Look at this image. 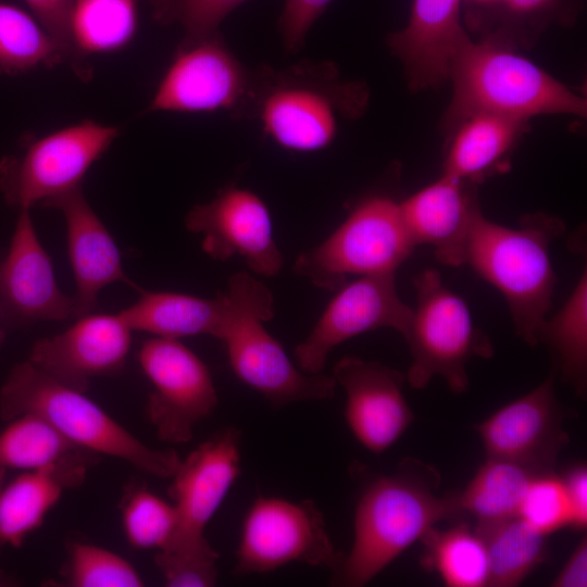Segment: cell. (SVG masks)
<instances>
[{
  "instance_id": "obj_1",
  "label": "cell",
  "mask_w": 587,
  "mask_h": 587,
  "mask_svg": "<svg viewBox=\"0 0 587 587\" xmlns=\"http://www.w3.org/2000/svg\"><path fill=\"white\" fill-rule=\"evenodd\" d=\"M438 483L433 467L405 460L367 485L355 508L351 549L333 569L332 584L366 585L439 521L459 514L454 496L436 494Z\"/></svg>"
},
{
  "instance_id": "obj_2",
  "label": "cell",
  "mask_w": 587,
  "mask_h": 587,
  "mask_svg": "<svg viewBox=\"0 0 587 587\" xmlns=\"http://www.w3.org/2000/svg\"><path fill=\"white\" fill-rule=\"evenodd\" d=\"M364 101L362 87L340 80L329 62L304 60L283 70L261 65L246 118L287 151L316 152L334 142L340 118L354 116Z\"/></svg>"
},
{
  "instance_id": "obj_3",
  "label": "cell",
  "mask_w": 587,
  "mask_h": 587,
  "mask_svg": "<svg viewBox=\"0 0 587 587\" xmlns=\"http://www.w3.org/2000/svg\"><path fill=\"white\" fill-rule=\"evenodd\" d=\"M563 232L554 217L533 215L509 227L480 211L471 227L464 264L503 296L515 333L530 346L538 344L552 304L555 275L550 247Z\"/></svg>"
},
{
  "instance_id": "obj_4",
  "label": "cell",
  "mask_w": 587,
  "mask_h": 587,
  "mask_svg": "<svg viewBox=\"0 0 587 587\" xmlns=\"http://www.w3.org/2000/svg\"><path fill=\"white\" fill-rule=\"evenodd\" d=\"M449 76L453 95L446 122L452 127L475 114L524 122L538 114H586L583 97L495 39L473 42L466 37Z\"/></svg>"
},
{
  "instance_id": "obj_5",
  "label": "cell",
  "mask_w": 587,
  "mask_h": 587,
  "mask_svg": "<svg viewBox=\"0 0 587 587\" xmlns=\"http://www.w3.org/2000/svg\"><path fill=\"white\" fill-rule=\"evenodd\" d=\"M24 413L47 420L87 451L117 458L158 478L170 479L180 460L173 449L149 447L85 392L59 383L28 360L12 367L0 389L1 420Z\"/></svg>"
},
{
  "instance_id": "obj_6",
  "label": "cell",
  "mask_w": 587,
  "mask_h": 587,
  "mask_svg": "<svg viewBox=\"0 0 587 587\" xmlns=\"http://www.w3.org/2000/svg\"><path fill=\"white\" fill-rule=\"evenodd\" d=\"M227 289L235 309L221 340L235 375L274 408L333 398L334 377L303 372L265 329L274 315L270 289L246 272L233 275Z\"/></svg>"
},
{
  "instance_id": "obj_7",
  "label": "cell",
  "mask_w": 587,
  "mask_h": 587,
  "mask_svg": "<svg viewBox=\"0 0 587 587\" xmlns=\"http://www.w3.org/2000/svg\"><path fill=\"white\" fill-rule=\"evenodd\" d=\"M416 303L404 339L412 363L407 379L415 389L425 388L433 377H442L452 392L469 386L466 364L474 357L494 354L488 337L472 320L465 301L450 290L434 270L414 279Z\"/></svg>"
},
{
  "instance_id": "obj_8",
  "label": "cell",
  "mask_w": 587,
  "mask_h": 587,
  "mask_svg": "<svg viewBox=\"0 0 587 587\" xmlns=\"http://www.w3.org/2000/svg\"><path fill=\"white\" fill-rule=\"evenodd\" d=\"M414 247L399 202L372 196L362 200L326 240L302 252L294 271L320 288L336 290L348 275L396 273Z\"/></svg>"
},
{
  "instance_id": "obj_9",
  "label": "cell",
  "mask_w": 587,
  "mask_h": 587,
  "mask_svg": "<svg viewBox=\"0 0 587 587\" xmlns=\"http://www.w3.org/2000/svg\"><path fill=\"white\" fill-rule=\"evenodd\" d=\"M118 134L116 126L85 120L28 139L22 152L0 161L4 201L18 210L32 209L83 186L86 173Z\"/></svg>"
},
{
  "instance_id": "obj_10",
  "label": "cell",
  "mask_w": 587,
  "mask_h": 587,
  "mask_svg": "<svg viewBox=\"0 0 587 587\" xmlns=\"http://www.w3.org/2000/svg\"><path fill=\"white\" fill-rule=\"evenodd\" d=\"M254 82L255 68L239 61L220 32L183 38L145 113L226 112L246 118Z\"/></svg>"
},
{
  "instance_id": "obj_11",
  "label": "cell",
  "mask_w": 587,
  "mask_h": 587,
  "mask_svg": "<svg viewBox=\"0 0 587 587\" xmlns=\"http://www.w3.org/2000/svg\"><path fill=\"white\" fill-rule=\"evenodd\" d=\"M340 557L312 500L258 497L243 519L234 574H264L290 563L334 569Z\"/></svg>"
},
{
  "instance_id": "obj_12",
  "label": "cell",
  "mask_w": 587,
  "mask_h": 587,
  "mask_svg": "<svg viewBox=\"0 0 587 587\" xmlns=\"http://www.w3.org/2000/svg\"><path fill=\"white\" fill-rule=\"evenodd\" d=\"M139 365L152 385L147 414L160 440L184 445L198 423L218 403L204 362L179 339L154 337L138 351Z\"/></svg>"
},
{
  "instance_id": "obj_13",
  "label": "cell",
  "mask_w": 587,
  "mask_h": 587,
  "mask_svg": "<svg viewBox=\"0 0 587 587\" xmlns=\"http://www.w3.org/2000/svg\"><path fill=\"white\" fill-rule=\"evenodd\" d=\"M411 315L412 307L397 291L396 273L360 276L339 288L311 333L297 346L296 364L305 373H321L330 351L357 335L392 328L404 337Z\"/></svg>"
},
{
  "instance_id": "obj_14",
  "label": "cell",
  "mask_w": 587,
  "mask_h": 587,
  "mask_svg": "<svg viewBox=\"0 0 587 587\" xmlns=\"http://www.w3.org/2000/svg\"><path fill=\"white\" fill-rule=\"evenodd\" d=\"M75 317L73 296L57 280L30 209H20L8 249L0 254V323L5 329Z\"/></svg>"
},
{
  "instance_id": "obj_15",
  "label": "cell",
  "mask_w": 587,
  "mask_h": 587,
  "mask_svg": "<svg viewBox=\"0 0 587 587\" xmlns=\"http://www.w3.org/2000/svg\"><path fill=\"white\" fill-rule=\"evenodd\" d=\"M185 225L191 233L202 235V249L214 260L241 255L250 270L262 276H274L283 267L268 209L249 189H222L210 201L193 205Z\"/></svg>"
},
{
  "instance_id": "obj_16",
  "label": "cell",
  "mask_w": 587,
  "mask_h": 587,
  "mask_svg": "<svg viewBox=\"0 0 587 587\" xmlns=\"http://www.w3.org/2000/svg\"><path fill=\"white\" fill-rule=\"evenodd\" d=\"M553 374L526 395L504 404L476 425L487 458L551 472L569 437L565 410L557 399Z\"/></svg>"
},
{
  "instance_id": "obj_17",
  "label": "cell",
  "mask_w": 587,
  "mask_h": 587,
  "mask_svg": "<svg viewBox=\"0 0 587 587\" xmlns=\"http://www.w3.org/2000/svg\"><path fill=\"white\" fill-rule=\"evenodd\" d=\"M133 330L120 314L88 313L66 330L38 339L28 361L59 383L86 392L91 378L120 373Z\"/></svg>"
},
{
  "instance_id": "obj_18",
  "label": "cell",
  "mask_w": 587,
  "mask_h": 587,
  "mask_svg": "<svg viewBox=\"0 0 587 587\" xmlns=\"http://www.w3.org/2000/svg\"><path fill=\"white\" fill-rule=\"evenodd\" d=\"M332 376L346 395L348 428L369 451L385 452L412 424L414 415L403 394L401 372L351 355L337 362Z\"/></svg>"
},
{
  "instance_id": "obj_19",
  "label": "cell",
  "mask_w": 587,
  "mask_h": 587,
  "mask_svg": "<svg viewBox=\"0 0 587 587\" xmlns=\"http://www.w3.org/2000/svg\"><path fill=\"white\" fill-rule=\"evenodd\" d=\"M240 461L241 433L235 427L217 432L179 460L170 477L168 495L177 512L170 541L205 537V526L240 474Z\"/></svg>"
},
{
  "instance_id": "obj_20",
  "label": "cell",
  "mask_w": 587,
  "mask_h": 587,
  "mask_svg": "<svg viewBox=\"0 0 587 587\" xmlns=\"http://www.w3.org/2000/svg\"><path fill=\"white\" fill-rule=\"evenodd\" d=\"M40 207L61 212L76 290L75 319L91 313L100 291L116 282L138 291L125 273L120 249L109 229L87 201L83 186L45 201Z\"/></svg>"
},
{
  "instance_id": "obj_21",
  "label": "cell",
  "mask_w": 587,
  "mask_h": 587,
  "mask_svg": "<svg viewBox=\"0 0 587 587\" xmlns=\"http://www.w3.org/2000/svg\"><path fill=\"white\" fill-rule=\"evenodd\" d=\"M469 184L442 174L399 202L413 243L433 247L436 258L450 266L464 264L471 227L480 211Z\"/></svg>"
},
{
  "instance_id": "obj_22",
  "label": "cell",
  "mask_w": 587,
  "mask_h": 587,
  "mask_svg": "<svg viewBox=\"0 0 587 587\" xmlns=\"http://www.w3.org/2000/svg\"><path fill=\"white\" fill-rule=\"evenodd\" d=\"M462 0H413L408 24L388 45L403 63L409 83L424 88L449 76L452 59L467 37L461 26Z\"/></svg>"
},
{
  "instance_id": "obj_23",
  "label": "cell",
  "mask_w": 587,
  "mask_h": 587,
  "mask_svg": "<svg viewBox=\"0 0 587 587\" xmlns=\"http://www.w3.org/2000/svg\"><path fill=\"white\" fill-rule=\"evenodd\" d=\"M98 459H79L27 471L0 486V557L20 548L43 523L63 492L80 485Z\"/></svg>"
},
{
  "instance_id": "obj_24",
  "label": "cell",
  "mask_w": 587,
  "mask_h": 587,
  "mask_svg": "<svg viewBox=\"0 0 587 587\" xmlns=\"http://www.w3.org/2000/svg\"><path fill=\"white\" fill-rule=\"evenodd\" d=\"M139 294L138 300L118 314L133 332L155 337L210 335L221 340L235 309L228 290L215 298L142 289Z\"/></svg>"
},
{
  "instance_id": "obj_25",
  "label": "cell",
  "mask_w": 587,
  "mask_h": 587,
  "mask_svg": "<svg viewBox=\"0 0 587 587\" xmlns=\"http://www.w3.org/2000/svg\"><path fill=\"white\" fill-rule=\"evenodd\" d=\"M524 123L495 114H475L463 120L457 125L442 174L469 183L486 176L515 143Z\"/></svg>"
},
{
  "instance_id": "obj_26",
  "label": "cell",
  "mask_w": 587,
  "mask_h": 587,
  "mask_svg": "<svg viewBox=\"0 0 587 587\" xmlns=\"http://www.w3.org/2000/svg\"><path fill=\"white\" fill-rule=\"evenodd\" d=\"M540 473L516 462L487 458L465 489L454 496L458 511L473 515L477 526L515 517L528 483Z\"/></svg>"
},
{
  "instance_id": "obj_27",
  "label": "cell",
  "mask_w": 587,
  "mask_h": 587,
  "mask_svg": "<svg viewBox=\"0 0 587 587\" xmlns=\"http://www.w3.org/2000/svg\"><path fill=\"white\" fill-rule=\"evenodd\" d=\"M7 422L0 432V467L5 471H37L99 457L74 445L37 414L24 413Z\"/></svg>"
},
{
  "instance_id": "obj_28",
  "label": "cell",
  "mask_w": 587,
  "mask_h": 587,
  "mask_svg": "<svg viewBox=\"0 0 587 587\" xmlns=\"http://www.w3.org/2000/svg\"><path fill=\"white\" fill-rule=\"evenodd\" d=\"M421 541V565L425 571L437 574L446 586H488L487 550L476 529H471L466 524L444 530L433 527Z\"/></svg>"
},
{
  "instance_id": "obj_29",
  "label": "cell",
  "mask_w": 587,
  "mask_h": 587,
  "mask_svg": "<svg viewBox=\"0 0 587 587\" xmlns=\"http://www.w3.org/2000/svg\"><path fill=\"white\" fill-rule=\"evenodd\" d=\"M488 555V586L520 585L548 555L547 536L529 527L519 516L476 526Z\"/></svg>"
},
{
  "instance_id": "obj_30",
  "label": "cell",
  "mask_w": 587,
  "mask_h": 587,
  "mask_svg": "<svg viewBox=\"0 0 587 587\" xmlns=\"http://www.w3.org/2000/svg\"><path fill=\"white\" fill-rule=\"evenodd\" d=\"M539 341L545 342L555 355L563 379L583 395L587 383L586 270L559 312L544 321Z\"/></svg>"
},
{
  "instance_id": "obj_31",
  "label": "cell",
  "mask_w": 587,
  "mask_h": 587,
  "mask_svg": "<svg viewBox=\"0 0 587 587\" xmlns=\"http://www.w3.org/2000/svg\"><path fill=\"white\" fill-rule=\"evenodd\" d=\"M137 28V0H75L71 30L77 52L92 53L125 47ZM88 60V59H87Z\"/></svg>"
},
{
  "instance_id": "obj_32",
  "label": "cell",
  "mask_w": 587,
  "mask_h": 587,
  "mask_svg": "<svg viewBox=\"0 0 587 587\" xmlns=\"http://www.w3.org/2000/svg\"><path fill=\"white\" fill-rule=\"evenodd\" d=\"M65 63L64 57L36 18L0 2V73L22 74L39 65Z\"/></svg>"
},
{
  "instance_id": "obj_33",
  "label": "cell",
  "mask_w": 587,
  "mask_h": 587,
  "mask_svg": "<svg viewBox=\"0 0 587 587\" xmlns=\"http://www.w3.org/2000/svg\"><path fill=\"white\" fill-rule=\"evenodd\" d=\"M121 516L125 537L136 549L159 551L168 544L177 528L173 502L140 485H133L125 491Z\"/></svg>"
},
{
  "instance_id": "obj_34",
  "label": "cell",
  "mask_w": 587,
  "mask_h": 587,
  "mask_svg": "<svg viewBox=\"0 0 587 587\" xmlns=\"http://www.w3.org/2000/svg\"><path fill=\"white\" fill-rule=\"evenodd\" d=\"M65 575L75 587H139L138 571L122 555L102 547L75 542L71 547Z\"/></svg>"
},
{
  "instance_id": "obj_35",
  "label": "cell",
  "mask_w": 587,
  "mask_h": 587,
  "mask_svg": "<svg viewBox=\"0 0 587 587\" xmlns=\"http://www.w3.org/2000/svg\"><path fill=\"white\" fill-rule=\"evenodd\" d=\"M218 553L207 538L174 541L157 551L155 565L170 587H210L217 580Z\"/></svg>"
},
{
  "instance_id": "obj_36",
  "label": "cell",
  "mask_w": 587,
  "mask_h": 587,
  "mask_svg": "<svg viewBox=\"0 0 587 587\" xmlns=\"http://www.w3.org/2000/svg\"><path fill=\"white\" fill-rule=\"evenodd\" d=\"M517 516L545 536L570 526V505L561 477L552 471L534 476L525 489Z\"/></svg>"
},
{
  "instance_id": "obj_37",
  "label": "cell",
  "mask_w": 587,
  "mask_h": 587,
  "mask_svg": "<svg viewBox=\"0 0 587 587\" xmlns=\"http://www.w3.org/2000/svg\"><path fill=\"white\" fill-rule=\"evenodd\" d=\"M154 18L162 24H178L185 39L218 32V26L236 8L248 0H147Z\"/></svg>"
},
{
  "instance_id": "obj_38",
  "label": "cell",
  "mask_w": 587,
  "mask_h": 587,
  "mask_svg": "<svg viewBox=\"0 0 587 587\" xmlns=\"http://www.w3.org/2000/svg\"><path fill=\"white\" fill-rule=\"evenodd\" d=\"M35 18L60 48L65 63L83 80L92 75L90 63L76 50L71 30V16L75 0H25Z\"/></svg>"
},
{
  "instance_id": "obj_39",
  "label": "cell",
  "mask_w": 587,
  "mask_h": 587,
  "mask_svg": "<svg viewBox=\"0 0 587 587\" xmlns=\"http://www.w3.org/2000/svg\"><path fill=\"white\" fill-rule=\"evenodd\" d=\"M333 0H285L278 17V32L283 46L288 52H297L307 35L326 11Z\"/></svg>"
},
{
  "instance_id": "obj_40",
  "label": "cell",
  "mask_w": 587,
  "mask_h": 587,
  "mask_svg": "<svg viewBox=\"0 0 587 587\" xmlns=\"http://www.w3.org/2000/svg\"><path fill=\"white\" fill-rule=\"evenodd\" d=\"M567 497L571 521L570 527L576 530L586 529L587 525V467L585 463H576L560 476Z\"/></svg>"
},
{
  "instance_id": "obj_41",
  "label": "cell",
  "mask_w": 587,
  "mask_h": 587,
  "mask_svg": "<svg viewBox=\"0 0 587 587\" xmlns=\"http://www.w3.org/2000/svg\"><path fill=\"white\" fill-rule=\"evenodd\" d=\"M554 587L587 586V539L584 537L575 547L565 564L552 582Z\"/></svg>"
},
{
  "instance_id": "obj_42",
  "label": "cell",
  "mask_w": 587,
  "mask_h": 587,
  "mask_svg": "<svg viewBox=\"0 0 587 587\" xmlns=\"http://www.w3.org/2000/svg\"><path fill=\"white\" fill-rule=\"evenodd\" d=\"M560 0H500L494 8L499 10L509 18L522 21L538 18L551 13Z\"/></svg>"
},
{
  "instance_id": "obj_43",
  "label": "cell",
  "mask_w": 587,
  "mask_h": 587,
  "mask_svg": "<svg viewBox=\"0 0 587 587\" xmlns=\"http://www.w3.org/2000/svg\"><path fill=\"white\" fill-rule=\"evenodd\" d=\"M469 2L480 5L482 8L494 9L500 0H467Z\"/></svg>"
},
{
  "instance_id": "obj_44",
  "label": "cell",
  "mask_w": 587,
  "mask_h": 587,
  "mask_svg": "<svg viewBox=\"0 0 587 587\" xmlns=\"http://www.w3.org/2000/svg\"><path fill=\"white\" fill-rule=\"evenodd\" d=\"M4 338H5V328L0 323V348L4 341Z\"/></svg>"
},
{
  "instance_id": "obj_45",
  "label": "cell",
  "mask_w": 587,
  "mask_h": 587,
  "mask_svg": "<svg viewBox=\"0 0 587 587\" xmlns=\"http://www.w3.org/2000/svg\"><path fill=\"white\" fill-rule=\"evenodd\" d=\"M7 471L0 467V486L5 482Z\"/></svg>"
},
{
  "instance_id": "obj_46",
  "label": "cell",
  "mask_w": 587,
  "mask_h": 587,
  "mask_svg": "<svg viewBox=\"0 0 587 587\" xmlns=\"http://www.w3.org/2000/svg\"><path fill=\"white\" fill-rule=\"evenodd\" d=\"M3 583H5V579L2 577V575L0 574V586L3 585Z\"/></svg>"
}]
</instances>
